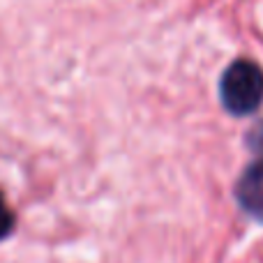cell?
Here are the masks:
<instances>
[{"mask_svg":"<svg viewBox=\"0 0 263 263\" xmlns=\"http://www.w3.org/2000/svg\"><path fill=\"white\" fill-rule=\"evenodd\" d=\"M219 100L236 118L256 114L263 104V69L250 58L233 60L219 79Z\"/></svg>","mask_w":263,"mask_h":263,"instance_id":"obj_1","label":"cell"},{"mask_svg":"<svg viewBox=\"0 0 263 263\" xmlns=\"http://www.w3.org/2000/svg\"><path fill=\"white\" fill-rule=\"evenodd\" d=\"M233 196H236L242 213L263 224V157L252 162L238 176Z\"/></svg>","mask_w":263,"mask_h":263,"instance_id":"obj_2","label":"cell"},{"mask_svg":"<svg viewBox=\"0 0 263 263\" xmlns=\"http://www.w3.org/2000/svg\"><path fill=\"white\" fill-rule=\"evenodd\" d=\"M16 229V215L12 213V208L7 205V199H5V192L0 190V242L7 240L9 236Z\"/></svg>","mask_w":263,"mask_h":263,"instance_id":"obj_3","label":"cell"}]
</instances>
